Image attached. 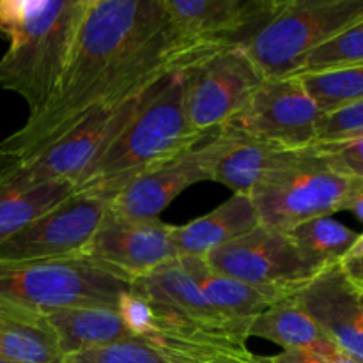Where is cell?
<instances>
[{"label":"cell","mask_w":363,"mask_h":363,"mask_svg":"<svg viewBox=\"0 0 363 363\" xmlns=\"http://www.w3.org/2000/svg\"><path fill=\"white\" fill-rule=\"evenodd\" d=\"M347 211L354 213V215L363 222V186L354 194V197L351 199L350 206H347Z\"/></svg>","instance_id":"obj_34"},{"label":"cell","mask_w":363,"mask_h":363,"mask_svg":"<svg viewBox=\"0 0 363 363\" xmlns=\"http://www.w3.org/2000/svg\"><path fill=\"white\" fill-rule=\"evenodd\" d=\"M307 94L321 113H330L363 99V66L298 73Z\"/></svg>","instance_id":"obj_25"},{"label":"cell","mask_w":363,"mask_h":363,"mask_svg":"<svg viewBox=\"0 0 363 363\" xmlns=\"http://www.w3.org/2000/svg\"><path fill=\"white\" fill-rule=\"evenodd\" d=\"M130 291L144 298L156 315L151 339L191 344L247 346V330L220 318L179 257L131 280Z\"/></svg>","instance_id":"obj_7"},{"label":"cell","mask_w":363,"mask_h":363,"mask_svg":"<svg viewBox=\"0 0 363 363\" xmlns=\"http://www.w3.org/2000/svg\"><path fill=\"white\" fill-rule=\"evenodd\" d=\"M183 77L188 121L201 135L222 130L266 80L243 46L190 64Z\"/></svg>","instance_id":"obj_10"},{"label":"cell","mask_w":363,"mask_h":363,"mask_svg":"<svg viewBox=\"0 0 363 363\" xmlns=\"http://www.w3.org/2000/svg\"><path fill=\"white\" fill-rule=\"evenodd\" d=\"M73 183L21 188L0 183V245L73 195Z\"/></svg>","instance_id":"obj_23"},{"label":"cell","mask_w":363,"mask_h":363,"mask_svg":"<svg viewBox=\"0 0 363 363\" xmlns=\"http://www.w3.org/2000/svg\"><path fill=\"white\" fill-rule=\"evenodd\" d=\"M272 358L275 363H360L344 353L330 339L321 340L314 346L301 347V350L282 351Z\"/></svg>","instance_id":"obj_32"},{"label":"cell","mask_w":363,"mask_h":363,"mask_svg":"<svg viewBox=\"0 0 363 363\" xmlns=\"http://www.w3.org/2000/svg\"><path fill=\"white\" fill-rule=\"evenodd\" d=\"M142 98L144 94L123 105L94 110L73 130L27 158L0 160V183L21 188L80 183L130 124Z\"/></svg>","instance_id":"obj_6"},{"label":"cell","mask_w":363,"mask_h":363,"mask_svg":"<svg viewBox=\"0 0 363 363\" xmlns=\"http://www.w3.org/2000/svg\"><path fill=\"white\" fill-rule=\"evenodd\" d=\"M110 209L106 199L69 195L0 245V261H50L77 257Z\"/></svg>","instance_id":"obj_13"},{"label":"cell","mask_w":363,"mask_h":363,"mask_svg":"<svg viewBox=\"0 0 363 363\" xmlns=\"http://www.w3.org/2000/svg\"><path fill=\"white\" fill-rule=\"evenodd\" d=\"M89 0H0V89L21 96L28 116L48 103L69 64Z\"/></svg>","instance_id":"obj_2"},{"label":"cell","mask_w":363,"mask_h":363,"mask_svg":"<svg viewBox=\"0 0 363 363\" xmlns=\"http://www.w3.org/2000/svg\"><path fill=\"white\" fill-rule=\"evenodd\" d=\"M209 268L255 286L298 291L325 269L312 264L286 230L259 225L204 257Z\"/></svg>","instance_id":"obj_12"},{"label":"cell","mask_w":363,"mask_h":363,"mask_svg":"<svg viewBox=\"0 0 363 363\" xmlns=\"http://www.w3.org/2000/svg\"><path fill=\"white\" fill-rule=\"evenodd\" d=\"M130 284L82 257L0 261V300L48 314L74 307H116Z\"/></svg>","instance_id":"obj_4"},{"label":"cell","mask_w":363,"mask_h":363,"mask_svg":"<svg viewBox=\"0 0 363 363\" xmlns=\"http://www.w3.org/2000/svg\"><path fill=\"white\" fill-rule=\"evenodd\" d=\"M206 137L188 121L183 69L174 71L145 92L133 119L94 169L74 184V194L110 202L140 174L183 155Z\"/></svg>","instance_id":"obj_3"},{"label":"cell","mask_w":363,"mask_h":363,"mask_svg":"<svg viewBox=\"0 0 363 363\" xmlns=\"http://www.w3.org/2000/svg\"><path fill=\"white\" fill-rule=\"evenodd\" d=\"M0 357L14 363H64L46 315L0 300Z\"/></svg>","instance_id":"obj_20"},{"label":"cell","mask_w":363,"mask_h":363,"mask_svg":"<svg viewBox=\"0 0 363 363\" xmlns=\"http://www.w3.org/2000/svg\"><path fill=\"white\" fill-rule=\"evenodd\" d=\"M163 0H89L77 46L52 98L0 142V160H23L99 108L145 94L184 69Z\"/></svg>","instance_id":"obj_1"},{"label":"cell","mask_w":363,"mask_h":363,"mask_svg":"<svg viewBox=\"0 0 363 363\" xmlns=\"http://www.w3.org/2000/svg\"><path fill=\"white\" fill-rule=\"evenodd\" d=\"M363 20V0H282L245 46L264 78L291 77L314 50Z\"/></svg>","instance_id":"obj_5"},{"label":"cell","mask_w":363,"mask_h":363,"mask_svg":"<svg viewBox=\"0 0 363 363\" xmlns=\"http://www.w3.org/2000/svg\"><path fill=\"white\" fill-rule=\"evenodd\" d=\"M360 257H363V233L358 234L357 241H354V245L351 247L350 254L346 255V259H360ZM346 259H344V261H346Z\"/></svg>","instance_id":"obj_35"},{"label":"cell","mask_w":363,"mask_h":363,"mask_svg":"<svg viewBox=\"0 0 363 363\" xmlns=\"http://www.w3.org/2000/svg\"><path fill=\"white\" fill-rule=\"evenodd\" d=\"M340 264H342L346 275L353 280L354 286H357L358 289H363V257L346 259V261H342Z\"/></svg>","instance_id":"obj_33"},{"label":"cell","mask_w":363,"mask_h":363,"mask_svg":"<svg viewBox=\"0 0 363 363\" xmlns=\"http://www.w3.org/2000/svg\"><path fill=\"white\" fill-rule=\"evenodd\" d=\"M117 312L124 326L135 339H151L156 335V315L151 305L142 296L128 289L121 294Z\"/></svg>","instance_id":"obj_31"},{"label":"cell","mask_w":363,"mask_h":363,"mask_svg":"<svg viewBox=\"0 0 363 363\" xmlns=\"http://www.w3.org/2000/svg\"><path fill=\"white\" fill-rule=\"evenodd\" d=\"M222 131L227 144L216 163L213 181L233 190V194L250 195L262 181L300 165L312 152V145L289 149L233 131Z\"/></svg>","instance_id":"obj_17"},{"label":"cell","mask_w":363,"mask_h":363,"mask_svg":"<svg viewBox=\"0 0 363 363\" xmlns=\"http://www.w3.org/2000/svg\"><path fill=\"white\" fill-rule=\"evenodd\" d=\"M259 225L261 223L250 195L233 194V197L208 215L184 225H174L176 255L204 259Z\"/></svg>","instance_id":"obj_19"},{"label":"cell","mask_w":363,"mask_h":363,"mask_svg":"<svg viewBox=\"0 0 363 363\" xmlns=\"http://www.w3.org/2000/svg\"><path fill=\"white\" fill-rule=\"evenodd\" d=\"M77 257L131 284L177 259L174 225L162 220H130L108 209L99 229Z\"/></svg>","instance_id":"obj_15"},{"label":"cell","mask_w":363,"mask_h":363,"mask_svg":"<svg viewBox=\"0 0 363 363\" xmlns=\"http://www.w3.org/2000/svg\"><path fill=\"white\" fill-rule=\"evenodd\" d=\"M64 363H188L160 350L145 339H130L101 347L80 351L64 358Z\"/></svg>","instance_id":"obj_26"},{"label":"cell","mask_w":363,"mask_h":363,"mask_svg":"<svg viewBox=\"0 0 363 363\" xmlns=\"http://www.w3.org/2000/svg\"><path fill=\"white\" fill-rule=\"evenodd\" d=\"M321 116L298 74H291L266 78L243 110L222 130L289 149H305L318 142Z\"/></svg>","instance_id":"obj_11"},{"label":"cell","mask_w":363,"mask_h":363,"mask_svg":"<svg viewBox=\"0 0 363 363\" xmlns=\"http://www.w3.org/2000/svg\"><path fill=\"white\" fill-rule=\"evenodd\" d=\"M360 291V298H362V303H363V289H358Z\"/></svg>","instance_id":"obj_37"},{"label":"cell","mask_w":363,"mask_h":363,"mask_svg":"<svg viewBox=\"0 0 363 363\" xmlns=\"http://www.w3.org/2000/svg\"><path fill=\"white\" fill-rule=\"evenodd\" d=\"M0 363H14V362H9V360H6V358L0 357Z\"/></svg>","instance_id":"obj_36"},{"label":"cell","mask_w":363,"mask_h":363,"mask_svg":"<svg viewBox=\"0 0 363 363\" xmlns=\"http://www.w3.org/2000/svg\"><path fill=\"white\" fill-rule=\"evenodd\" d=\"M248 337H259L279 344L284 351L301 350L328 339L318 323L301 307L296 293L277 301L252 319Z\"/></svg>","instance_id":"obj_22"},{"label":"cell","mask_w":363,"mask_h":363,"mask_svg":"<svg viewBox=\"0 0 363 363\" xmlns=\"http://www.w3.org/2000/svg\"><path fill=\"white\" fill-rule=\"evenodd\" d=\"M286 233L298 250L319 269L340 264L358 238L354 230L332 216L308 220Z\"/></svg>","instance_id":"obj_24"},{"label":"cell","mask_w":363,"mask_h":363,"mask_svg":"<svg viewBox=\"0 0 363 363\" xmlns=\"http://www.w3.org/2000/svg\"><path fill=\"white\" fill-rule=\"evenodd\" d=\"M362 186L363 179L330 169L312 145L311 156L303 163L264 179L250 199L261 225L289 230L308 220L347 211Z\"/></svg>","instance_id":"obj_8"},{"label":"cell","mask_w":363,"mask_h":363,"mask_svg":"<svg viewBox=\"0 0 363 363\" xmlns=\"http://www.w3.org/2000/svg\"><path fill=\"white\" fill-rule=\"evenodd\" d=\"M46 321L55 332L64 358L91 347L135 339L116 307H74L48 312Z\"/></svg>","instance_id":"obj_21"},{"label":"cell","mask_w":363,"mask_h":363,"mask_svg":"<svg viewBox=\"0 0 363 363\" xmlns=\"http://www.w3.org/2000/svg\"><path fill=\"white\" fill-rule=\"evenodd\" d=\"M160 350L188 363H275L272 357H261L236 344H191L165 339H145Z\"/></svg>","instance_id":"obj_27"},{"label":"cell","mask_w":363,"mask_h":363,"mask_svg":"<svg viewBox=\"0 0 363 363\" xmlns=\"http://www.w3.org/2000/svg\"><path fill=\"white\" fill-rule=\"evenodd\" d=\"M363 135V99L323 113L318 124V142L342 140Z\"/></svg>","instance_id":"obj_30"},{"label":"cell","mask_w":363,"mask_h":363,"mask_svg":"<svg viewBox=\"0 0 363 363\" xmlns=\"http://www.w3.org/2000/svg\"><path fill=\"white\" fill-rule=\"evenodd\" d=\"M347 66H363V20L314 50L301 66L300 73Z\"/></svg>","instance_id":"obj_28"},{"label":"cell","mask_w":363,"mask_h":363,"mask_svg":"<svg viewBox=\"0 0 363 363\" xmlns=\"http://www.w3.org/2000/svg\"><path fill=\"white\" fill-rule=\"evenodd\" d=\"M225 144V133L213 131L195 147L131 181L110 201V211L130 220H158L181 191L202 181H213Z\"/></svg>","instance_id":"obj_14"},{"label":"cell","mask_w":363,"mask_h":363,"mask_svg":"<svg viewBox=\"0 0 363 363\" xmlns=\"http://www.w3.org/2000/svg\"><path fill=\"white\" fill-rule=\"evenodd\" d=\"M188 272L194 275L213 311L225 321L247 330L252 319L272 307L277 301L298 293V291L282 289V287L255 286L243 282L234 277L222 275L209 268L208 262L201 257H179Z\"/></svg>","instance_id":"obj_18"},{"label":"cell","mask_w":363,"mask_h":363,"mask_svg":"<svg viewBox=\"0 0 363 363\" xmlns=\"http://www.w3.org/2000/svg\"><path fill=\"white\" fill-rule=\"evenodd\" d=\"M296 298L335 346L363 363V303L342 264L330 266L314 277Z\"/></svg>","instance_id":"obj_16"},{"label":"cell","mask_w":363,"mask_h":363,"mask_svg":"<svg viewBox=\"0 0 363 363\" xmlns=\"http://www.w3.org/2000/svg\"><path fill=\"white\" fill-rule=\"evenodd\" d=\"M282 0H163L169 32L184 66L247 46Z\"/></svg>","instance_id":"obj_9"},{"label":"cell","mask_w":363,"mask_h":363,"mask_svg":"<svg viewBox=\"0 0 363 363\" xmlns=\"http://www.w3.org/2000/svg\"><path fill=\"white\" fill-rule=\"evenodd\" d=\"M314 149L335 172L363 179V135L333 142H315Z\"/></svg>","instance_id":"obj_29"}]
</instances>
